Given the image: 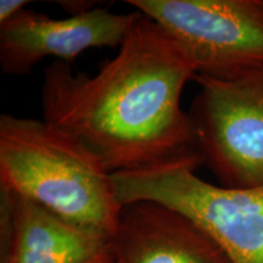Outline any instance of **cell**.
Segmentation results:
<instances>
[{"label": "cell", "mask_w": 263, "mask_h": 263, "mask_svg": "<svg viewBox=\"0 0 263 263\" xmlns=\"http://www.w3.org/2000/svg\"><path fill=\"white\" fill-rule=\"evenodd\" d=\"M195 76L176 39L137 11L118 54L94 76L58 60L45 68L43 120L80 140L112 174L184 160L202 163L180 106Z\"/></svg>", "instance_id": "1"}, {"label": "cell", "mask_w": 263, "mask_h": 263, "mask_svg": "<svg viewBox=\"0 0 263 263\" xmlns=\"http://www.w3.org/2000/svg\"><path fill=\"white\" fill-rule=\"evenodd\" d=\"M0 186L110 238L123 209L105 164L44 120L0 116Z\"/></svg>", "instance_id": "2"}, {"label": "cell", "mask_w": 263, "mask_h": 263, "mask_svg": "<svg viewBox=\"0 0 263 263\" xmlns=\"http://www.w3.org/2000/svg\"><path fill=\"white\" fill-rule=\"evenodd\" d=\"M197 160L112 174L122 205L154 201L201 228L232 263H263V185L229 189L199 178Z\"/></svg>", "instance_id": "3"}, {"label": "cell", "mask_w": 263, "mask_h": 263, "mask_svg": "<svg viewBox=\"0 0 263 263\" xmlns=\"http://www.w3.org/2000/svg\"><path fill=\"white\" fill-rule=\"evenodd\" d=\"M194 80L201 89L188 114L202 163L223 188L263 185V67Z\"/></svg>", "instance_id": "4"}, {"label": "cell", "mask_w": 263, "mask_h": 263, "mask_svg": "<svg viewBox=\"0 0 263 263\" xmlns=\"http://www.w3.org/2000/svg\"><path fill=\"white\" fill-rule=\"evenodd\" d=\"M176 39L197 76L263 67V0H127Z\"/></svg>", "instance_id": "5"}, {"label": "cell", "mask_w": 263, "mask_h": 263, "mask_svg": "<svg viewBox=\"0 0 263 263\" xmlns=\"http://www.w3.org/2000/svg\"><path fill=\"white\" fill-rule=\"evenodd\" d=\"M136 16L137 11L116 14L103 5L62 20L24 10L0 25V70L25 76L48 57L71 65L88 49L120 48Z\"/></svg>", "instance_id": "6"}, {"label": "cell", "mask_w": 263, "mask_h": 263, "mask_svg": "<svg viewBox=\"0 0 263 263\" xmlns=\"http://www.w3.org/2000/svg\"><path fill=\"white\" fill-rule=\"evenodd\" d=\"M110 240L0 186V263H94Z\"/></svg>", "instance_id": "7"}, {"label": "cell", "mask_w": 263, "mask_h": 263, "mask_svg": "<svg viewBox=\"0 0 263 263\" xmlns=\"http://www.w3.org/2000/svg\"><path fill=\"white\" fill-rule=\"evenodd\" d=\"M110 248L115 263H232L189 217L154 201L123 205Z\"/></svg>", "instance_id": "8"}, {"label": "cell", "mask_w": 263, "mask_h": 263, "mask_svg": "<svg viewBox=\"0 0 263 263\" xmlns=\"http://www.w3.org/2000/svg\"><path fill=\"white\" fill-rule=\"evenodd\" d=\"M31 2L27 0H2L0 2V25L5 24L22 12Z\"/></svg>", "instance_id": "9"}, {"label": "cell", "mask_w": 263, "mask_h": 263, "mask_svg": "<svg viewBox=\"0 0 263 263\" xmlns=\"http://www.w3.org/2000/svg\"><path fill=\"white\" fill-rule=\"evenodd\" d=\"M58 4H60L68 16L85 14L97 9L98 6H101L100 2H87V0H65V2H59Z\"/></svg>", "instance_id": "10"}, {"label": "cell", "mask_w": 263, "mask_h": 263, "mask_svg": "<svg viewBox=\"0 0 263 263\" xmlns=\"http://www.w3.org/2000/svg\"><path fill=\"white\" fill-rule=\"evenodd\" d=\"M94 263H115V259L112 257V254H108L106 256H104V257L99 258L98 261H95Z\"/></svg>", "instance_id": "11"}]
</instances>
